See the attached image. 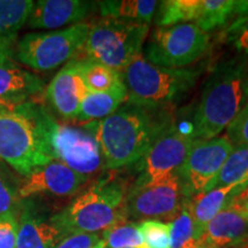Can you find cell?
I'll return each mask as SVG.
<instances>
[{"label": "cell", "instance_id": "cell-1", "mask_svg": "<svg viewBox=\"0 0 248 248\" xmlns=\"http://www.w3.org/2000/svg\"><path fill=\"white\" fill-rule=\"evenodd\" d=\"M172 106L151 107L126 101L115 113L91 125L105 169L137 163L154 141L175 122Z\"/></svg>", "mask_w": 248, "mask_h": 248}, {"label": "cell", "instance_id": "cell-2", "mask_svg": "<svg viewBox=\"0 0 248 248\" xmlns=\"http://www.w3.org/2000/svg\"><path fill=\"white\" fill-rule=\"evenodd\" d=\"M248 61L230 59L216 66L203 86L193 115L195 139L215 138L230 125L246 104Z\"/></svg>", "mask_w": 248, "mask_h": 248}, {"label": "cell", "instance_id": "cell-3", "mask_svg": "<svg viewBox=\"0 0 248 248\" xmlns=\"http://www.w3.org/2000/svg\"><path fill=\"white\" fill-rule=\"evenodd\" d=\"M129 187L122 179H101L76 197L51 222L64 237L98 233L128 221L125 197Z\"/></svg>", "mask_w": 248, "mask_h": 248}, {"label": "cell", "instance_id": "cell-4", "mask_svg": "<svg viewBox=\"0 0 248 248\" xmlns=\"http://www.w3.org/2000/svg\"><path fill=\"white\" fill-rule=\"evenodd\" d=\"M43 102H27L0 111V160L26 177L51 161L40 133L38 110Z\"/></svg>", "mask_w": 248, "mask_h": 248}, {"label": "cell", "instance_id": "cell-5", "mask_svg": "<svg viewBox=\"0 0 248 248\" xmlns=\"http://www.w3.org/2000/svg\"><path fill=\"white\" fill-rule=\"evenodd\" d=\"M128 101L151 107H169L193 88L201 70L155 66L140 54L122 73Z\"/></svg>", "mask_w": 248, "mask_h": 248}, {"label": "cell", "instance_id": "cell-6", "mask_svg": "<svg viewBox=\"0 0 248 248\" xmlns=\"http://www.w3.org/2000/svg\"><path fill=\"white\" fill-rule=\"evenodd\" d=\"M38 122L43 140L52 160L66 164L71 170L90 178L105 169L100 147L90 124L85 129L60 123L39 106Z\"/></svg>", "mask_w": 248, "mask_h": 248}, {"label": "cell", "instance_id": "cell-7", "mask_svg": "<svg viewBox=\"0 0 248 248\" xmlns=\"http://www.w3.org/2000/svg\"><path fill=\"white\" fill-rule=\"evenodd\" d=\"M150 24L99 17L90 24L83 48L84 59L122 73L138 55L148 36Z\"/></svg>", "mask_w": 248, "mask_h": 248}, {"label": "cell", "instance_id": "cell-8", "mask_svg": "<svg viewBox=\"0 0 248 248\" xmlns=\"http://www.w3.org/2000/svg\"><path fill=\"white\" fill-rule=\"evenodd\" d=\"M90 24L82 22L51 32L27 33L17 42L16 59L37 71H49L80 59Z\"/></svg>", "mask_w": 248, "mask_h": 248}, {"label": "cell", "instance_id": "cell-9", "mask_svg": "<svg viewBox=\"0 0 248 248\" xmlns=\"http://www.w3.org/2000/svg\"><path fill=\"white\" fill-rule=\"evenodd\" d=\"M209 44L208 33L195 23L161 27L151 33L144 58L155 66L178 69L202 57Z\"/></svg>", "mask_w": 248, "mask_h": 248}, {"label": "cell", "instance_id": "cell-10", "mask_svg": "<svg viewBox=\"0 0 248 248\" xmlns=\"http://www.w3.org/2000/svg\"><path fill=\"white\" fill-rule=\"evenodd\" d=\"M187 198L178 171L162 181L129 187L125 197L126 218L133 221L155 219L171 223L181 212Z\"/></svg>", "mask_w": 248, "mask_h": 248}, {"label": "cell", "instance_id": "cell-11", "mask_svg": "<svg viewBox=\"0 0 248 248\" xmlns=\"http://www.w3.org/2000/svg\"><path fill=\"white\" fill-rule=\"evenodd\" d=\"M195 140L173 122L138 161L139 172L133 186H144L160 182L179 170Z\"/></svg>", "mask_w": 248, "mask_h": 248}, {"label": "cell", "instance_id": "cell-12", "mask_svg": "<svg viewBox=\"0 0 248 248\" xmlns=\"http://www.w3.org/2000/svg\"><path fill=\"white\" fill-rule=\"evenodd\" d=\"M234 146L226 136L212 139H195L187 157L178 170L187 194L202 192L216 177Z\"/></svg>", "mask_w": 248, "mask_h": 248}, {"label": "cell", "instance_id": "cell-13", "mask_svg": "<svg viewBox=\"0 0 248 248\" xmlns=\"http://www.w3.org/2000/svg\"><path fill=\"white\" fill-rule=\"evenodd\" d=\"M88 179L66 164L53 160L26 176L17 187V194L20 199H31L40 194L71 197L79 192Z\"/></svg>", "mask_w": 248, "mask_h": 248}, {"label": "cell", "instance_id": "cell-14", "mask_svg": "<svg viewBox=\"0 0 248 248\" xmlns=\"http://www.w3.org/2000/svg\"><path fill=\"white\" fill-rule=\"evenodd\" d=\"M88 89L79 71V60H71L59 71L45 91V99L64 121H76Z\"/></svg>", "mask_w": 248, "mask_h": 248}, {"label": "cell", "instance_id": "cell-15", "mask_svg": "<svg viewBox=\"0 0 248 248\" xmlns=\"http://www.w3.org/2000/svg\"><path fill=\"white\" fill-rule=\"evenodd\" d=\"M45 91V83L12 57L0 59V100L16 107L27 102H43Z\"/></svg>", "mask_w": 248, "mask_h": 248}, {"label": "cell", "instance_id": "cell-16", "mask_svg": "<svg viewBox=\"0 0 248 248\" xmlns=\"http://www.w3.org/2000/svg\"><path fill=\"white\" fill-rule=\"evenodd\" d=\"M97 9V1L40 0L35 2L28 26L31 29H57L67 24L82 23Z\"/></svg>", "mask_w": 248, "mask_h": 248}, {"label": "cell", "instance_id": "cell-17", "mask_svg": "<svg viewBox=\"0 0 248 248\" xmlns=\"http://www.w3.org/2000/svg\"><path fill=\"white\" fill-rule=\"evenodd\" d=\"M63 235L39 212L31 199H21L17 215L16 248H54Z\"/></svg>", "mask_w": 248, "mask_h": 248}, {"label": "cell", "instance_id": "cell-18", "mask_svg": "<svg viewBox=\"0 0 248 248\" xmlns=\"http://www.w3.org/2000/svg\"><path fill=\"white\" fill-rule=\"evenodd\" d=\"M248 235V221L233 207L226 204L203 229L200 248L240 246Z\"/></svg>", "mask_w": 248, "mask_h": 248}, {"label": "cell", "instance_id": "cell-19", "mask_svg": "<svg viewBox=\"0 0 248 248\" xmlns=\"http://www.w3.org/2000/svg\"><path fill=\"white\" fill-rule=\"evenodd\" d=\"M247 185L233 184L192 195L190 199L191 212L199 235H201L203 229L214 217L223 208H225L229 200L233 195L239 193Z\"/></svg>", "mask_w": 248, "mask_h": 248}, {"label": "cell", "instance_id": "cell-20", "mask_svg": "<svg viewBox=\"0 0 248 248\" xmlns=\"http://www.w3.org/2000/svg\"><path fill=\"white\" fill-rule=\"evenodd\" d=\"M128 101V91L124 83L119 88L107 92H88L80 105L76 121L82 123L97 122L119 109L121 105Z\"/></svg>", "mask_w": 248, "mask_h": 248}, {"label": "cell", "instance_id": "cell-21", "mask_svg": "<svg viewBox=\"0 0 248 248\" xmlns=\"http://www.w3.org/2000/svg\"><path fill=\"white\" fill-rule=\"evenodd\" d=\"M160 2L156 0H108L97 1L100 17L120 18L150 24Z\"/></svg>", "mask_w": 248, "mask_h": 248}, {"label": "cell", "instance_id": "cell-22", "mask_svg": "<svg viewBox=\"0 0 248 248\" xmlns=\"http://www.w3.org/2000/svg\"><path fill=\"white\" fill-rule=\"evenodd\" d=\"M35 1L0 0V48L11 49L17 31L29 20Z\"/></svg>", "mask_w": 248, "mask_h": 248}, {"label": "cell", "instance_id": "cell-23", "mask_svg": "<svg viewBox=\"0 0 248 248\" xmlns=\"http://www.w3.org/2000/svg\"><path fill=\"white\" fill-rule=\"evenodd\" d=\"M233 184L248 185V146L234 147L216 177L203 191Z\"/></svg>", "mask_w": 248, "mask_h": 248}, {"label": "cell", "instance_id": "cell-24", "mask_svg": "<svg viewBox=\"0 0 248 248\" xmlns=\"http://www.w3.org/2000/svg\"><path fill=\"white\" fill-rule=\"evenodd\" d=\"M201 4L202 0H164L157 7L155 23L161 28L197 21Z\"/></svg>", "mask_w": 248, "mask_h": 248}, {"label": "cell", "instance_id": "cell-25", "mask_svg": "<svg viewBox=\"0 0 248 248\" xmlns=\"http://www.w3.org/2000/svg\"><path fill=\"white\" fill-rule=\"evenodd\" d=\"M78 60L80 76L89 92H107L123 84L119 71L86 59Z\"/></svg>", "mask_w": 248, "mask_h": 248}, {"label": "cell", "instance_id": "cell-26", "mask_svg": "<svg viewBox=\"0 0 248 248\" xmlns=\"http://www.w3.org/2000/svg\"><path fill=\"white\" fill-rule=\"evenodd\" d=\"M191 198H187L181 212L171 222V248H200V235L191 212Z\"/></svg>", "mask_w": 248, "mask_h": 248}, {"label": "cell", "instance_id": "cell-27", "mask_svg": "<svg viewBox=\"0 0 248 248\" xmlns=\"http://www.w3.org/2000/svg\"><path fill=\"white\" fill-rule=\"evenodd\" d=\"M234 0H202L197 26L204 32L224 28L232 21Z\"/></svg>", "mask_w": 248, "mask_h": 248}, {"label": "cell", "instance_id": "cell-28", "mask_svg": "<svg viewBox=\"0 0 248 248\" xmlns=\"http://www.w3.org/2000/svg\"><path fill=\"white\" fill-rule=\"evenodd\" d=\"M139 222L126 221L102 232L105 248H146L138 229Z\"/></svg>", "mask_w": 248, "mask_h": 248}, {"label": "cell", "instance_id": "cell-29", "mask_svg": "<svg viewBox=\"0 0 248 248\" xmlns=\"http://www.w3.org/2000/svg\"><path fill=\"white\" fill-rule=\"evenodd\" d=\"M138 229L146 248H171V223L148 219L139 222Z\"/></svg>", "mask_w": 248, "mask_h": 248}, {"label": "cell", "instance_id": "cell-30", "mask_svg": "<svg viewBox=\"0 0 248 248\" xmlns=\"http://www.w3.org/2000/svg\"><path fill=\"white\" fill-rule=\"evenodd\" d=\"M223 42L233 45L248 57V16L232 20L221 31Z\"/></svg>", "mask_w": 248, "mask_h": 248}, {"label": "cell", "instance_id": "cell-31", "mask_svg": "<svg viewBox=\"0 0 248 248\" xmlns=\"http://www.w3.org/2000/svg\"><path fill=\"white\" fill-rule=\"evenodd\" d=\"M225 136L234 147L248 146V102L226 128Z\"/></svg>", "mask_w": 248, "mask_h": 248}, {"label": "cell", "instance_id": "cell-32", "mask_svg": "<svg viewBox=\"0 0 248 248\" xmlns=\"http://www.w3.org/2000/svg\"><path fill=\"white\" fill-rule=\"evenodd\" d=\"M20 203L17 188H14L0 176V218L8 216L17 217Z\"/></svg>", "mask_w": 248, "mask_h": 248}, {"label": "cell", "instance_id": "cell-33", "mask_svg": "<svg viewBox=\"0 0 248 248\" xmlns=\"http://www.w3.org/2000/svg\"><path fill=\"white\" fill-rule=\"evenodd\" d=\"M101 240L99 233H74L64 237L54 248H94Z\"/></svg>", "mask_w": 248, "mask_h": 248}, {"label": "cell", "instance_id": "cell-34", "mask_svg": "<svg viewBox=\"0 0 248 248\" xmlns=\"http://www.w3.org/2000/svg\"><path fill=\"white\" fill-rule=\"evenodd\" d=\"M17 217L0 218V248H16Z\"/></svg>", "mask_w": 248, "mask_h": 248}, {"label": "cell", "instance_id": "cell-35", "mask_svg": "<svg viewBox=\"0 0 248 248\" xmlns=\"http://www.w3.org/2000/svg\"><path fill=\"white\" fill-rule=\"evenodd\" d=\"M248 16V0H234L232 20Z\"/></svg>", "mask_w": 248, "mask_h": 248}, {"label": "cell", "instance_id": "cell-36", "mask_svg": "<svg viewBox=\"0 0 248 248\" xmlns=\"http://www.w3.org/2000/svg\"><path fill=\"white\" fill-rule=\"evenodd\" d=\"M228 204L237 209L248 221V200L244 201V202H228Z\"/></svg>", "mask_w": 248, "mask_h": 248}, {"label": "cell", "instance_id": "cell-37", "mask_svg": "<svg viewBox=\"0 0 248 248\" xmlns=\"http://www.w3.org/2000/svg\"><path fill=\"white\" fill-rule=\"evenodd\" d=\"M248 200V185L229 200V202H244Z\"/></svg>", "mask_w": 248, "mask_h": 248}, {"label": "cell", "instance_id": "cell-38", "mask_svg": "<svg viewBox=\"0 0 248 248\" xmlns=\"http://www.w3.org/2000/svg\"><path fill=\"white\" fill-rule=\"evenodd\" d=\"M14 108H16V106L9 104V102H7V101L0 100V111L6 110V109H14Z\"/></svg>", "mask_w": 248, "mask_h": 248}, {"label": "cell", "instance_id": "cell-39", "mask_svg": "<svg viewBox=\"0 0 248 248\" xmlns=\"http://www.w3.org/2000/svg\"><path fill=\"white\" fill-rule=\"evenodd\" d=\"M12 54H13V51H11V49H6V48H0V59L4 58V57H12Z\"/></svg>", "mask_w": 248, "mask_h": 248}, {"label": "cell", "instance_id": "cell-40", "mask_svg": "<svg viewBox=\"0 0 248 248\" xmlns=\"http://www.w3.org/2000/svg\"><path fill=\"white\" fill-rule=\"evenodd\" d=\"M245 94H246V102H248V69H247V77H246V88H245Z\"/></svg>", "mask_w": 248, "mask_h": 248}, {"label": "cell", "instance_id": "cell-41", "mask_svg": "<svg viewBox=\"0 0 248 248\" xmlns=\"http://www.w3.org/2000/svg\"><path fill=\"white\" fill-rule=\"evenodd\" d=\"M239 247L240 248H248V235H247V238L243 241V244H241Z\"/></svg>", "mask_w": 248, "mask_h": 248}, {"label": "cell", "instance_id": "cell-42", "mask_svg": "<svg viewBox=\"0 0 248 248\" xmlns=\"http://www.w3.org/2000/svg\"><path fill=\"white\" fill-rule=\"evenodd\" d=\"M94 248H105V247H104V243H102V240H101V243L99 244L98 246H95Z\"/></svg>", "mask_w": 248, "mask_h": 248}]
</instances>
